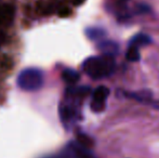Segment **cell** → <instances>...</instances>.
I'll use <instances>...</instances> for the list:
<instances>
[{"label":"cell","mask_w":159,"mask_h":158,"mask_svg":"<svg viewBox=\"0 0 159 158\" xmlns=\"http://www.w3.org/2000/svg\"><path fill=\"white\" fill-rule=\"evenodd\" d=\"M15 8L14 4L9 1L0 0V43L4 41L8 28L14 22Z\"/></svg>","instance_id":"277c9868"},{"label":"cell","mask_w":159,"mask_h":158,"mask_svg":"<svg viewBox=\"0 0 159 158\" xmlns=\"http://www.w3.org/2000/svg\"><path fill=\"white\" fill-rule=\"evenodd\" d=\"M82 70L92 79L106 78L115 70V60L111 54L90 56L82 63Z\"/></svg>","instance_id":"7a4b0ae2"},{"label":"cell","mask_w":159,"mask_h":158,"mask_svg":"<svg viewBox=\"0 0 159 158\" xmlns=\"http://www.w3.org/2000/svg\"><path fill=\"white\" fill-rule=\"evenodd\" d=\"M87 35L91 39H98L102 37L104 34L100 28H89V29H87Z\"/></svg>","instance_id":"9c48e42d"},{"label":"cell","mask_w":159,"mask_h":158,"mask_svg":"<svg viewBox=\"0 0 159 158\" xmlns=\"http://www.w3.org/2000/svg\"><path fill=\"white\" fill-rule=\"evenodd\" d=\"M62 79L66 84L70 86H75L80 79V75L77 70H71V68H65L62 73Z\"/></svg>","instance_id":"8992f818"},{"label":"cell","mask_w":159,"mask_h":158,"mask_svg":"<svg viewBox=\"0 0 159 158\" xmlns=\"http://www.w3.org/2000/svg\"><path fill=\"white\" fill-rule=\"evenodd\" d=\"M69 1L71 2V4H73V6L78 7V6H80V4L84 3V2L86 1V0H69Z\"/></svg>","instance_id":"8fae6325"},{"label":"cell","mask_w":159,"mask_h":158,"mask_svg":"<svg viewBox=\"0 0 159 158\" xmlns=\"http://www.w3.org/2000/svg\"><path fill=\"white\" fill-rule=\"evenodd\" d=\"M44 82L43 72L39 68L28 67L23 70L19 74L16 79V84L21 90L34 92L42 88Z\"/></svg>","instance_id":"3957f363"},{"label":"cell","mask_w":159,"mask_h":158,"mask_svg":"<svg viewBox=\"0 0 159 158\" xmlns=\"http://www.w3.org/2000/svg\"><path fill=\"white\" fill-rule=\"evenodd\" d=\"M109 95V89L104 86H100L92 92L90 101V107L92 112L101 113L106 107V101Z\"/></svg>","instance_id":"5b68a950"},{"label":"cell","mask_w":159,"mask_h":158,"mask_svg":"<svg viewBox=\"0 0 159 158\" xmlns=\"http://www.w3.org/2000/svg\"><path fill=\"white\" fill-rule=\"evenodd\" d=\"M88 87L70 86L65 91V97L60 105V117L65 128L69 129L80 118L81 104L84 99L89 94Z\"/></svg>","instance_id":"6da1fadb"},{"label":"cell","mask_w":159,"mask_h":158,"mask_svg":"<svg viewBox=\"0 0 159 158\" xmlns=\"http://www.w3.org/2000/svg\"><path fill=\"white\" fill-rule=\"evenodd\" d=\"M151 41H152L151 38H149L147 35L138 34L136 36H134L133 38H132L129 46L134 47V48H136V49H140V48H142V47L149 44V43H151Z\"/></svg>","instance_id":"52a82bcc"},{"label":"cell","mask_w":159,"mask_h":158,"mask_svg":"<svg viewBox=\"0 0 159 158\" xmlns=\"http://www.w3.org/2000/svg\"><path fill=\"white\" fill-rule=\"evenodd\" d=\"M128 2V0H116V4L118 7H120V9H122V7H126V3Z\"/></svg>","instance_id":"30bf717a"},{"label":"cell","mask_w":159,"mask_h":158,"mask_svg":"<svg viewBox=\"0 0 159 158\" xmlns=\"http://www.w3.org/2000/svg\"><path fill=\"white\" fill-rule=\"evenodd\" d=\"M126 57L128 61L131 62H136L140 60V52H139V49L134 48V47L129 46L126 53Z\"/></svg>","instance_id":"ba28073f"}]
</instances>
